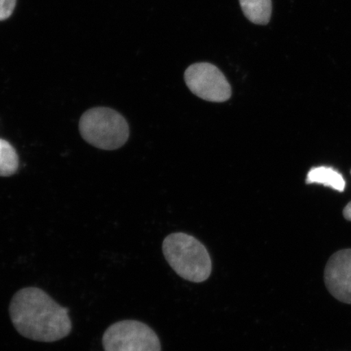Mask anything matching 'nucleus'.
I'll list each match as a JSON object with an SVG mask.
<instances>
[{"instance_id":"1","label":"nucleus","mask_w":351,"mask_h":351,"mask_svg":"<svg viewBox=\"0 0 351 351\" xmlns=\"http://www.w3.org/2000/svg\"><path fill=\"white\" fill-rule=\"evenodd\" d=\"M8 311L13 326L25 339L55 342L72 332L69 308L57 304L40 288L20 289L12 298Z\"/></svg>"},{"instance_id":"2","label":"nucleus","mask_w":351,"mask_h":351,"mask_svg":"<svg viewBox=\"0 0 351 351\" xmlns=\"http://www.w3.org/2000/svg\"><path fill=\"white\" fill-rule=\"evenodd\" d=\"M163 253L175 273L189 282H204L212 274L208 250L193 236L183 232L169 235L163 243Z\"/></svg>"},{"instance_id":"3","label":"nucleus","mask_w":351,"mask_h":351,"mask_svg":"<svg viewBox=\"0 0 351 351\" xmlns=\"http://www.w3.org/2000/svg\"><path fill=\"white\" fill-rule=\"evenodd\" d=\"M83 139L96 148L113 151L124 146L130 137L128 122L112 108L99 107L83 113L79 121Z\"/></svg>"},{"instance_id":"4","label":"nucleus","mask_w":351,"mask_h":351,"mask_svg":"<svg viewBox=\"0 0 351 351\" xmlns=\"http://www.w3.org/2000/svg\"><path fill=\"white\" fill-rule=\"evenodd\" d=\"M104 351H161L155 331L138 320H121L110 326L102 339Z\"/></svg>"},{"instance_id":"5","label":"nucleus","mask_w":351,"mask_h":351,"mask_svg":"<svg viewBox=\"0 0 351 351\" xmlns=\"http://www.w3.org/2000/svg\"><path fill=\"white\" fill-rule=\"evenodd\" d=\"M186 84L197 97L213 103L229 100L232 88L216 65L202 62L189 66L184 74Z\"/></svg>"},{"instance_id":"6","label":"nucleus","mask_w":351,"mask_h":351,"mask_svg":"<svg viewBox=\"0 0 351 351\" xmlns=\"http://www.w3.org/2000/svg\"><path fill=\"white\" fill-rule=\"evenodd\" d=\"M324 279L333 298L351 305V249L341 250L329 258Z\"/></svg>"},{"instance_id":"7","label":"nucleus","mask_w":351,"mask_h":351,"mask_svg":"<svg viewBox=\"0 0 351 351\" xmlns=\"http://www.w3.org/2000/svg\"><path fill=\"white\" fill-rule=\"evenodd\" d=\"M306 184H320L339 192H343L346 181L342 175L331 167H315L309 171L306 179Z\"/></svg>"},{"instance_id":"8","label":"nucleus","mask_w":351,"mask_h":351,"mask_svg":"<svg viewBox=\"0 0 351 351\" xmlns=\"http://www.w3.org/2000/svg\"><path fill=\"white\" fill-rule=\"evenodd\" d=\"M241 10L252 23L266 25L269 23L273 12L271 0H239Z\"/></svg>"},{"instance_id":"9","label":"nucleus","mask_w":351,"mask_h":351,"mask_svg":"<svg viewBox=\"0 0 351 351\" xmlns=\"http://www.w3.org/2000/svg\"><path fill=\"white\" fill-rule=\"evenodd\" d=\"M19 168V158L12 145L0 138V177H10Z\"/></svg>"},{"instance_id":"10","label":"nucleus","mask_w":351,"mask_h":351,"mask_svg":"<svg viewBox=\"0 0 351 351\" xmlns=\"http://www.w3.org/2000/svg\"><path fill=\"white\" fill-rule=\"evenodd\" d=\"M16 0H0V21H6L15 10Z\"/></svg>"},{"instance_id":"11","label":"nucleus","mask_w":351,"mask_h":351,"mask_svg":"<svg viewBox=\"0 0 351 351\" xmlns=\"http://www.w3.org/2000/svg\"><path fill=\"white\" fill-rule=\"evenodd\" d=\"M343 217L346 219H348V221H351V201L343 209Z\"/></svg>"}]
</instances>
